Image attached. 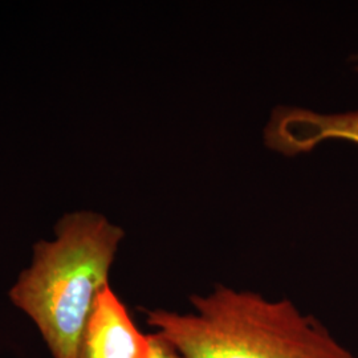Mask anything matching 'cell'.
I'll return each mask as SVG.
<instances>
[{"mask_svg": "<svg viewBox=\"0 0 358 358\" xmlns=\"http://www.w3.org/2000/svg\"><path fill=\"white\" fill-rule=\"evenodd\" d=\"M190 301L186 313L146 312V322L182 358H356L288 299L217 285Z\"/></svg>", "mask_w": 358, "mask_h": 358, "instance_id": "6da1fadb", "label": "cell"}, {"mask_svg": "<svg viewBox=\"0 0 358 358\" xmlns=\"http://www.w3.org/2000/svg\"><path fill=\"white\" fill-rule=\"evenodd\" d=\"M152 336L136 327L110 285L99 294L80 343L78 358H149Z\"/></svg>", "mask_w": 358, "mask_h": 358, "instance_id": "3957f363", "label": "cell"}, {"mask_svg": "<svg viewBox=\"0 0 358 358\" xmlns=\"http://www.w3.org/2000/svg\"><path fill=\"white\" fill-rule=\"evenodd\" d=\"M53 241L34 247L32 263L8 292L13 306L36 325L52 358H78L94 303L125 232L106 217L77 211L62 217Z\"/></svg>", "mask_w": 358, "mask_h": 358, "instance_id": "7a4b0ae2", "label": "cell"}, {"mask_svg": "<svg viewBox=\"0 0 358 358\" xmlns=\"http://www.w3.org/2000/svg\"><path fill=\"white\" fill-rule=\"evenodd\" d=\"M333 138L358 143V112L322 115L301 108H280L266 129L267 145L285 155L307 153Z\"/></svg>", "mask_w": 358, "mask_h": 358, "instance_id": "277c9868", "label": "cell"}, {"mask_svg": "<svg viewBox=\"0 0 358 358\" xmlns=\"http://www.w3.org/2000/svg\"><path fill=\"white\" fill-rule=\"evenodd\" d=\"M152 336V353L149 358H182L176 349L169 345L166 341L159 337L157 333L150 334Z\"/></svg>", "mask_w": 358, "mask_h": 358, "instance_id": "5b68a950", "label": "cell"}]
</instances>
